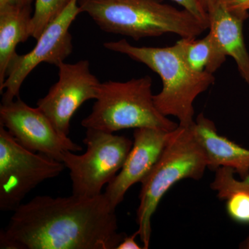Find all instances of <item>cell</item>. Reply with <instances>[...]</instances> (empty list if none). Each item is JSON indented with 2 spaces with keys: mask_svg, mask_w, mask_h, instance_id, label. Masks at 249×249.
<instances>
[{
  "mask_svg": "<svg viewBox=\"0 0 249 249\" xmlns=\"http://www.w3.org/2000/svg\"><path fill=\"white\" fill-rule=\"evenodd\" d=\"M66 168L44 154L18 143L0 124V210L14 211L36 187L56 178Z\"/></svg>",
  "mask_w": 249,
  "mask_h": 249,
  "instance_id": "obj_7",
  "label": "cell"
},
{
  "mask_svg": "<svg viewBox=\"0 0 249 249\" xmlns=\"http://www.w3.org/2000/svg\"><path fill=\"white\" fill-rule=\"evenodd\" d=\"M215 177L211 187L217 191L221 199H227L231 195L237 191L249 193V174L240 180L235 178V171L229 167H220L215 170Z\"/></svg>",
  "mask_w": 249,
  "mask_h": 249,
  "instance_id": "obj_17",
  "label": "cell"
},
{
  "mask_svg": "<svg viewBox=\"0 0 249 249\" xmlns=\"http://www.w3.org/2000/svg\"><path fill=\"white\" fill-rule=\"evenodd\" d=\"M193 125H178L172 131L160 159L141 183L137 223L143 249H148L152 217L165 193L181 180L201 179L208 168L207 157L196 140Z\"/></svg>",
  "mask_w": 249,
  "mask_h": 249,
  "instance_id": "obj_4",
  "label": "cell"
},
{
  "mask_svg": "<svg viewBox=\"0 0 249 249\" xmlns=\"http://www.w3.org/2000/svg\"><path fill=\"white\" fill-rule=\"evenodd\" d=\"M209 33L226 56L235 60L238 71L249 85V53L245 43L243 23L248 17L231 11L222 0L208 6Z\"/></svg>",
  "mask_w": 249,
  "mask_h": 249,
  "instance_id": "obj_12",
  "label": "cell"
},
{
  "mask_svg": "<svg viewBox=\"0 0 249 249\" xmlns=\"http://www.w3.org/2000/svg\"><path fill=\"white\" fill-rule=\"evenodd\" d=\"M193 130L207 157L209 169L215 171L220 167H229L240 178L249 175V150L218 134L213 121L203 113L195 121Z\"/></svg>",
  "mask_w": 249,
  "mask_h": 249,
  "instance_id": "obj_13",
  "label": "cell"
},
{
  "mask_svg": "<svg viewBox=\"0 0 249 249\" xmlns=\"http://www.w3.org/2000/svg\"><path fill=\"white\" fill-rule=\"evenodd\" d=\"M241 248L249 249V236L247 237V240L242 244V245H241Z\"/></svg>",
  "mask_w": 249,
  "mask_h": 249,
  "instance_id": "obj_24",
  "label": "cell"
},
{
  "mask_svg": "<svg viewBox=\"0 0 249 249\" xmlns=\"http://www.w3.org/2000/svg\"><path fill=\"white\" fill-rule=\"evenodd\" d=\"M227 200L226 209L231 219L240 224H249V192H235Z\"/></svg>",
  "mask_w": 249,
  "mask_h": 249,
  "instance_id": "obj_18",
  "label": "cell"
},
{
  "mask_svg": "<svg viewBox=\"0 0 249 249\" xmlns=\"http://www.w3.org/2000/svg\"><path fill=\"white\" fill-rule=\"evenodd\" d=\"M83 142L87 151L76 155L67 150L62 162L70 170L72 195L94 197L102 194L124 165L133 142L124 136L95 129H86Z\"/></svg>",
  "mask_w": 249,
  "mask_h": 249,
  "instance_id": "obj_6",
  "label": "cell"
},
{
  "mask_svg": "<svg viewBox=\"0 0 249 249\" xmlns=\"http://www.w3.org/2000/svg\"><path fill=\"white\" fill-rule=\"evenodd\" d=\"M181 6L183 9L189 11L196 16L199 21L209 28V16L206 10L203 7L199 0H172Z\"/></svg>",
  "mask_w": 249,
  "mask_h": 249,
  "instance_id": "obj_19",
  "label": "cell"
},
{
  "mask_svg": "<svg viewBox=\"0 0 249 249\" xmlns=\"http://www.w3.org/2000/svg\"><path fill=\"white\" fill-rule=\"evenodd\" d=\"M116 209L104 193L94 197L37 196L22 204L0 232V249H116Z\"/></svg>",
  "mask_w": 249,
  "mask_h": 249,
  "instance_id": "obj_1",
  "label": "cell"
},
{
  "mask_svg": "<svg viewBox=\"0 0 249 249\" xmlns=\"http://www.w3.org/2000/svg\"><path fill=\"white\" fill-rule=\"evenodd\" d=\"M0 124L22 146L58 161L62 162L67 150L78 152L83 150L70 137L60 135L38 107H30L20 98L1 103Z\"/></svg>",
  "mask_w": 249,
  "mask_h": 249,
  "instance_id": "obj_10",
  "label": "cell"
},
{
  "mask_svg": "<svg viewBox=\"0 0 249 249\" xmlns=\"http://www.w3.org/2000/svg\"><path fill=\"white\" fill-rule=\"evenodd\" d=\"M175 45L188 67L196 73L206 71L213 74L227 59L210 33L200 40L181 37Z\"/></svg>",
  "mask_w": 249,
  "mask_h": 249,
  "instance_id": "obj_15",
  "label": "cell"
},
{
  "mask_svg": "<svg viewBox=\"0 0 249 249\" xmlns=\"http://www.w3.org/2000/svg\"><path fill=\"white\" fill-rule=\"evenodd\" d=\"M231 11L249 18V0H222Z\"/></svg>",
  "mask_w": 249,
  "mask_h": 249,
  "instance_id": "obj_20",
  "label": "cell"
},
{
  "mask_svg": "<svg viewBox=\"0 0 249 249\" xmlns=\"http://www.w3.org/2000/svg\"><path fill=\"white\" fill-rule=\"evenodd\" d=\"M34 0H0V9L6 8H24L31 6Z\"/></svg>",
  "mask_w": 249,
  "mask_h": 249,
  "instance_id": "obj_22",
  "label": "cell"
},
{
  "mask_svg": "<svg viewBox=\"0 0 249 249\" xmlns=\"http://www.w3.org/2000/svg\"><path fill=\"white\" fill-rule=\"evenodd\" d=\"M32 7L0 9V86L6 79L10 63L17 55L16 47L30 34Z\"/></svg>",
  "mask_w": 249,
  "mask_h": 249,
  "instance_id": "obj_14",
  "label": "cell"
},
{
  "mask_svg": "<svg viewBox=\"0 0 249 249\" xmlns=\"http://www.w3.org/2000/svg\"><path fill=\"white\" fill-rule=\"evenodd\" d=\"M137 236H139L138 231L132 235H126L116 249H143L136 242L135 239Z\"/></svg>",
  "mask_w": 249,
  "mask_h": 249,
  "instance_id": "obj_21",
  "label": "cell"
},
{
  "mask_svg": "<svg viewBox=\"0 0 249 249\" xmlns=\"http://www.w3.org/2000/svg\"><path fill=\"white\" fill-rule=\"evenodd\" d=\"M72 0H36L30 25L31 37L37 40L49 24L67 9Z\"/></svg>",
  "mask_w": 249,
  "mask_h": 249,
  "instance_id": "obj_16",
  "label": "cell"
},
{
  "mask_svg": "<svg viewBox=\"0 0 249 249\" xmlns=\"http://www.w3.org/2000/svg\"><path fill=\"white\" fill-rule=\"evenodd\" d=\"M171 132L150 127L134 129L132 149L122 168L103 193L114 209L124 200L129 188L135 183H142L151 171Z\"/></svg>",
  "mask_w": 249,
  "mask_h": 249,
  "instance_id": "obj_11",
  "label": "cell"
},
{
  "mask_svg": "<svg viewBox=\"0 0 249 249\" xmlns=\"http://www.w3.org/2000/svg\"><path fill=\"white\" fill-rule=\"evenodd\" d=\"M248 11H249V7H248Z\"/></svg>",
  "mask_w": 249,
  "mask_h": 249,
  "instance_id": "obj_25",
  "label": "cell"
},
{
  "mask_svg": "<svg viewBox=\"0 0 249 249\" xmlns=\"http://www.w3.org/2000/svg\"><path fill=\"white\" fill-rule=\"evenodd\" d=\"M78 0H72L66 9L51 23L37 39L34 48L24 55H17L10 63L6 79L0 86L1 103L19 98L21 87L27 76L41 63L58 66L65 62L73 51L70 28L81 14Z\"/></svg>",
  "mask_w": 249,
  "mask_h": 249,
  "instance_id": "obj_8",
  "label": "cell"
},
{
  "mask_svg": "<svg viewBox=\"0 0 249 249\" xmlns=\"http://www.w3.org/2000/svg\"><path fill=\"white\" fill-rule=\"evenodd\" d=\"M58 80L37 103L60 135L68 137L72 116L86 101L96 100L101 82L90 71L89 62H63L57 66Z\"/></svg>",
  "mask_w": 249,
  "mask_h": 249,
  "instance_id": "obj_9",
  "label": "cell"
},
{
  "mask_svg": "<svg viewBox=\"0 0 249 249\" xmlns=\"http://www.w3.org/2000/svg\"><path fill=\"white\" fill-rule=\"evenodd\" d=\"M101 30L138 41L175 34L195 38L209 29L187 10L163 0H78Z\"/></svg>",
  "mask_w": 249,
  "mask_h": 249,
  "instance_id": "obj_2",
  "label": "cell"
},
{
  "mask_svg": "<svg viewBox=\"0 0 249 249\" xmlns=\"http://www.w3.org/2000/svg\"><path fill=\"white\" fill-rule=\"evenodd\" d=\"M103 47L144 64L157 73L163 88L153 96L156 107L163 115L176 117L178 125L189 127L195 124L193 103L214 83L213 73L191 70L175 44L165 47H136L122 39L105 42Z\"/></svg>",
  "mask_w": 249,
  "mask_h": 249,
  "instance_id": "obj_3",
  "label": "cell"
},
{
  "mask_svg": "<svg viewBox=\"0 0 249 249\" xmlns=\"http://www.w3.org/2000/svg\"><path fill=\"white\" fill-rule=\"evenodd\" d=\"M199 1H200L201 4H202L203 7H204L205 10L206 11L208 6H209V4H211V3L217 1V0H199ZM206 12H207V11H206Z\"/></svg>",
  "mask_w": 249,
  "mask_h": 249,
  "instance_id": "obj_23",
  "label": "cell"
},
{
  "mask_svg": "<svg viewBox=\"0 0 249 249\" xmlns=\"http://www.w3.org/2000/svg\"><path fill=\"white\" fill-rule=\"evenodd\" d=\"M152 85L150 76L101 83L92 110L82 121V126L111 133L142 127L175 130L178 124L156 107Z\"/></svg>",
  "mask_w": 249,
  "mask_h": 249,
  "instance_id": "obj_5",
  "label": "cell"
}]
</instances>
